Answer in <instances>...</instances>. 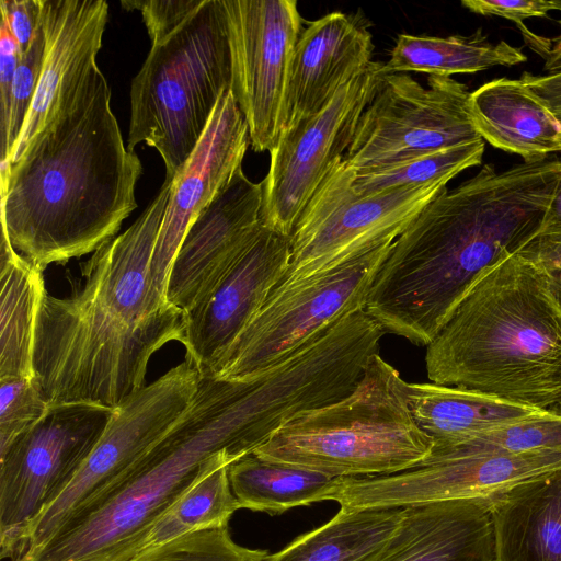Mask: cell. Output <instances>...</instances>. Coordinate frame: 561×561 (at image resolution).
<instances>
[{"label":"cell","mask_w":561,"mask_h":561,"mask_svg":"<svg viewBox=\"0 0 561 561\" xmlns=\"http://www.w3.org/2000/svg\"><path fill=\"white\" fill-rule=\"evenodd\" d=\"M557 469H561V453L552 451L428 457L391 474L335 478L325 501L337 502L341 508L353 511L492 499Z\"/></svg>","instance_id":"cell-15"},{"label":"cell","mask_w":561,"mask_h":561,"mask_svg":"<svg viewBox=\"0 0 561 561\" xmlns=\"http://www.w3.org/2000/svg\"><path fill=\"white\" fill-rule=\"evenodd\" d=\"M476 129L493 147L524 161L561 153V122L520 79L499 78L470 93Z\"/></svg>","instance_id":"cell-22"},{"label":"cell","mask_w":561,"mask_h":561,"mask_svg":"<svg viewBox=\"0 0 561 561\" xmlns=\"http://www.w3.org/2000/svg\"><path fill=\"white\" fill-rule=\"evenodd\" d=\"M43 55L44 34L41 22L14 73L8 125L5 131L0 135V178L9 169L13 148L30 111L42 69Z\"/></svg>","instance_id":"cell-33"},{"label":"cell","mask_w":561,"mask_h":561,"mask_svg":"<svg viewBox=\"0 0 561 561\" xmlns=\"http://www.w3.org/2000/svg\"><path fill=\"white\" fill-rule=\"evenodd\" d=\"M561 160L484 164L445 187L392 242L365 311L385 331L427 346L477 280L543 226Z\"/></svg>","instance_id":"cell-1"},{"label":"cell","mask_w":561,"mask_h":561,"mask_svg":"<svg viewBox=\"0 0 561 561\" xmlns=\"http://www.w3.org/2000/svg\"><path fill=\"white\" fill-rule=\"evenodd\" d=\"M402 508L397 528L374 561H495L491 499Z\"/></svg>","instance_id":"cell-21"},{"label":"cell","mask_w":561,"mask_h":561,"mask_svg":"<svg viewBox=\"0 0 561 561\" xmlns=\"http://www.w3.org/2000/svg\"><path fill=\"white\" fill-rule=\"evenodd\" d=\"M519 79L546 102L561 122V71L543 76L523 72Z\"/></svg>","instance_id":"cell-40"},{"label":"cell","mask_w":561,"mask_h":561,"mask_svg":"<svg viewBox=\"0 0 561 561\" xmlns=\"http://www.w3.org/2000/svg\"><path fill=\"white\" fill-rule=\"evenodd\" d=\"M546 272L549 277L551 291L561 309V268L546 270Z\"/></svg>","instance_id":"cell-43"},{"label":"cell","mask_w":561,"mask_h":561,"mask_svg":"<svg viewBox=\"0 0 561 561\" xmlns=\"http://www.w3.org/2000/svg\"><path fill=\"white\" fill-rule=\"evenodd\" d=\"M262 184L239 168L187 229L174 256L167 300L185 312L224 275L261 226Z\"/></svg>","instance_id":"cell-18"},{"label":"cell","mask_w":561,"mask_h":561,"mask_svg":"<svg viewBox=\"0 0 561 561\" xmlns=\"http://www.w3.org/2000/svg\"><path fill=\"white\" fill-rule=\"evenodd\" d=\"M290 238L259 227L255 234L191 309L183 312L181 344L201 375L211 371L286 273Z\"/></svg>","instance_id":"cell-16"},{"label":"cell","mask_w":561,"mask_h":561,"mask_svg":"<svg viewBox=\"0 0 561 561\" xmlns=\"http://www.w3.org/2000/svg\"><path fill=\"white\" fill-rule=\"evenodd\" d=\"M394 240L329 271L274 289L209 374L249 379L323 335L345 317L365 309L371 284Z\"/></svg>","instance_id":"cell-8"},{"label":"cell","mask_w":561,"mask_h":561,"mask_svg":"<svg viewBox=\"0 0 561 561\" xmlns=\"http://www.w3.org/2000/svg\"><path fill=\"white\" fill-rule=\"evenodd\" d=\"M355 171L337 159L301 213L290 234L283 288L321 274L378 244L396 240L446 182L400 187L373 195L353 188Z\"/></svg>","instance_id":"cell-9"},{"label":"cell","mask_w":561,"mask_h":561,"mask_svg":"<svg viewBox=\"0 0 561 561\" xmlns=\"http://www.w3.org/2000/svg\"><path fill=\"white\" fill-rule=\"evenodd\" d=\"M199 379V370L185 357L115 408L73 478L26 527L15 558L51 539L82 506L164 436L191 404Z\"/></svg>","instance_id":"cell-10"},{"label":"cell","mask_w":561,"mask_h":561,"mask_svg":"<svg viewBox=\"0 0 561 561\" xmlns=\"http://www.w3.org/2000/svg\"><path fill=\"white\" fill-rule=\"evenodd\" d=\"M267 554L238 545L225 526L186 534L130 561H263Z\"/></svg>","instance_id":"cell-32"},{"label":"cell","mask_w":561,"mask_h":561,"mask_svg":"<svg viewBox=\"0 0 561 561\" xmlns=\"http://www.w3.org/2000/svg\"><path fill=\"white\" fill-rule=\"evenodd\" d=\"M428 379L561 411V309L545 268L518 253L490 267L426 346Z\"/></svg>","instance_id":"cell-4"},{"label":"cell","mask_w":561,"mask_h":561,"mask_svg":"<svg viewBox=\"0 0 561 561\" xmlns=\"http://www.w3.org/2000/svg\"><path fill=\"white\" fill-rule=\"evenodd\" d=\"M561 453V411H541L489 430L438 456L473 454Z\"/></svg>","instance_id":"cell-31"},{"label":"cell","mask_w":561,"mask_h":561,"mask_svg":"<svg viewBox=\"0 0 561 561\" xmlns=\"http://www.w3.org/2000/svg\"><path fill=\"white\" fill-rule=\"evenodd\" d=\"M484 140L442 149L401 163L364 173H356L354 191L362 196L400 187L448 183L460 172L479 165L484 153Z\"/></svg>","instance_id":"cell-30"},{"label":"cell","mask_w":561,"mask_h":561,"mask_svg":"<svg viewBox=\"0 0 561 561\" xmlns=\"http://www.w3.org/2000/svg\"><path fill=\"white\" fill-rule=\"evenodd\" d=\"M237 460L228 453L209 459L196 480L113 561H130L186 534L228 526L240 508L228 476L229 466Z\"/></svg>","instance_id":"cell-25"},{"label":"cell","mask_w":561,"mask_h":561,"mask_svg":"<svg viewBox=\"0 0 561 561\" xmlns=\"http://www.w3.org/2000/svg\"><path fill=\"white\" fill-rule=\"evenodd\" d=\"M467 85L431 75L423 87L408 73L385 75L359 117L345 164L356 173L385 169L482 139Z\"/></svg>","instance_id":"cell-11"},{"label":"cell","mask_w":561,"mask_h":561,"mask_svg":"<svg viewBox=\"0 0 561 561\" xmlns=\"http://www.w3.org/2000/svg\"><path fill=\"white\" fill-rule=\"evenodd\" d=\"M260 445L237 380L201 375L191 404L164 436L51 539L12 561H113L215 455L240 459Z\"/></svg>","instance_id":"cell-5"},{"label":"cell","mask_w":561,"mask_h":561,"mask_svg":"<svg viewBox=\"0 0 561 561\" xmlns=\"http://www.w3.org/2000/svg\"><path fill=\"white\" fill-rule=\"evenodd\" d=\"M373 35L355 18L331 12L301 32L291 58L284 130L319 113L373 61Z\"/></svg>","instance_id":"cell-20"},{"label":"cell","mask_w":561,"mask_h":561,"mask_svg":"<svg viewBox=\"0 0 561 561\" xmlns=\"http://www.w3.org/2000/svg\"><path fill=\"white\" fill-rule=\"evenodd\" d=\"M228 476L240 508L271 515L324 501L334 480L320 472L262 459L253 453L232 462Z\"/></svg>","instance_id":"cell-29"},{"label":"cell","mask_w":561,"mask_h":561,"mask_svg":"<svg viewBox=\"0 0 561 561\" xmlns=\"http://www.w3.org/2000/svg\"><path fill=\"white\" fill-rule=\"evenodd\" d=\"M0 12L16 41L21 58L41 23V0H1Z\"/></svg>","instance_id":"cell-37"},{"label":"cell","mask_w":561,"mask_h":561,"mask_svg":"<svg viewBox=\"0 0 561 561\" xmlns=\"http://www.w3.org/2000/svg\"><path fill=\"white\" fill-rule=\"evenodd\" d=\"M113 412L87 403L49 407L0 456L1 559H14L26 527L73 478Z\"/></svg>","instance_id":"cell-12"},{"label":"cell","mask_w":561,"mask_h":561,"mask_svg":"<svg viewBox=\"0 0 561 561\" xmlns=\"http://www.w3.org/2000/svg\"><path fill=\"white\" fill-rule=\"evenodd\" d=\"M561 220V179L559 183V188L557 191V194L551 203L550 209L547 213V216L543 221V227L560 221Z\"/></svg>","instance_id":"cell-42"},{"label":"cell","mask_w":561,"mask_h":561,"mask_svg":"<svg viewBox=\"0 0 561 561\" xmlns=\"http://www.w3.org/2000/svg\"><path fill=\"white\" fill-rule=\"evenodd\" d=\"M552 10L561 12V0H551Z\"/></svg>","instance_id":"cell-44"},{"label":"cell","mask_w":561,"mask_h":561,"mask_svg":"<svg viewBox=\"0 0 561 561\" xmlns=\"http://www.w3.org/2000/svg\"><path fill=\"white\" fill-rule=\"evenodd\" d=\"M172 180L122 234L83 263L72 295H45L34 343V371L49 407L115 409L142 389L151 356L181 343L183 311L156 294L150 262Z\"/></svg>","instance_id":"cell-2"},{"label":"cell","mask_w":561,"mask_h":561,"mask_svg":"<svg viewBox=\"0 0 561 561\" xmlns=\"http://www.w3.org/2000/svg\"><path fill=\"white\" fill-rule=\"evenodd\" d=\"M249 144L248 124L228 90L182 172L172 180L150 262L151 285L162 299L167 300L169 273L187 229L242 167Z\"/></svg>","instance_id":"cell-17"},{"label":"cell","mask_w":561,"mask_h":561,"mask_svg":"<svg viewBox=\"0 0 561 561\" xmlns=\"http://www.w3.org/2000/svg\"><path fill=\"white\" fill-rule=\"evenodd\" d=\"M495 561H561V469L491 499Z\"/></svg>","instance_id":"cell-23"},{"label":"cell","mask_w":561,"mask_h":561,"mask_svg":"<svg viewBox=\"0 0 561 561\" xmlns=\"http://www.w3.org/2000/svg\"><path fill=\"white\" fill-rule=\"evenodd\" d=\"M48 409L36 377L0 379V456L34 426Z\"/></svg>","instance_id":"cell-34"},{"label":"cell","mask_w":561,"mask_h":561,"mask_svg":"<svg viewBox=\"0 0 561 561\" xmlns=\"http://www.w3.org/2000/svg\"><path fill=\"white\" fill-rule=\"evenodd\" d=\"M561 25V20L559 21ZM552 47L545 59L543 71L546 75H552L561 71V34L551 39Z\"/></svg>","instance_id":"cell-41"},{"label":"cell","mask_w":561,"mask_h":561,"mask_svg":"<svg viewBox=\"0 0 561 561\" xmlns=\"http://www.w3.org/2000/svg\"><path fill=\"white\" fill-rule=\"evenodd\" d=\"M20 61V53L16 41L12 35L9 24L1 16L0 24V135L8 125L12 83L16 67Z\"/></svg>","instance_id":"cell-38"},{"label":"cell","mask_w":561,"mask_h":561,"mask_svg":"<svg viewBox=\"0 0 561 561\" xmlns=\"http://www.w3.org/2000/svg\"><path fill=\"white\" fill-rule=\"evenodd\" d=\"M231 92L256 152L271 151L285 123L291 58L304 30L295 0H222Z\"/></svg>","instance_id":"cell-14"},{"label":"cell","mask_w":561,"mask_h":561,"mask_svg":"<svg viewBox=\"0 0 561 561\" xmlns=\"http://www.w3.org/2000/svg\"><path fill=\"white\" fill-rule=\"evenodd\" d=\"M405 394L415 422L433 442L430 456L442 455L483 432L545 411L434 382H405Z\"/></svg>","instance_id":"cell-24"},{"label":"cell","mask_w":561,"mask_h":561,"mask_svg":"<svg viewBox=\"0 0 561 561\" xmlns=\"http://www.w3.org/2000/svg\"><path fill=\"white\" fill-rule=\"evenodd\" d=\"M43 271L21 255L1 232L0 379L35 378L36 322L47 294Z\"/></svg>","instance_id":"cell-26"},{"label":"cell","mask_w":561,"mask_h":561,"mask_svg":"<svg viewBox=\"0 0 561 561\" xmlns=\"http://www.w3.org/2000/svg\"><path fill=\"white\" fill-rule=\"evenodd\" d=\"M385 75L383 64L373 61L319 113L280 134L261 182L263 226L290 237L333 163L350 148L359 117Z\"/></svg>","instance_id":"cell-13"},{"label":"cell","mask_w":561,"mask_h":561,"mask_svg":"<svg viewBox=\"0 0 561 561\" xmlns=\"http://www.w3.org/2000/svg\"><path fill=\"white\" fill-rule=\"evenodd\" d=\"M526 60L522 48L505 41L490 42L478 28L470 35L447 37L400 34L383 70L387 75L414 71L450 77L495 66L511 67Z\"/></svg>","instance_id":"cell-27"},{"label":"cell","mask_w":561,"mask_h":561,"mask_svg":"<svg viewBox=\"0 0 561 561\" xmlns=\"http://www.w3.org/2000/svg\"><path fill=\"white\" fill-rule=\"evenodd\" d=\"M231 89V56L222 0L201 5L151 49L130 85L127 149L146 142L161 156L165 179L180 175Z\"/></svg>","instance_id":"cell-7"},{"label":"cell","mask_w":561,"mask_h":561,"mask_svg":"<svg viewBox=\"0 0 561 561\" xmlns=\"http://www.w3.org/2000/svg\"><path fill=\"white\" fill-rule=\"evenodd\" d=\"M405 382L375 354L350 394L291 419L253 454L333 479L412 468L430 457L433 442L412 415Z\"/></svg>","instance_id":"cell-6"},{"label":"cell","mask_w":561,"mask_h":561,"mask_svg":"<svg viewBox=\"0 0 561 561\" xmlns=\"http://www.w3.org/2000/svg\"><path fill=\"white\" fill-rule=\"evenodd\" d=\"M461 5L477 14L500 16L514 22L533 50L545 59L549 55L551 39L535 35L525 26L524 21L547 18L552 10L551 0H462Z\"/></svg>","instance_id":"cell-35"},{"label":"cell","mask_w":561,"mask_h":561,"mask_svg":"<svg viewBox=\"0 0 561 561\" xmlns=\"http://www.w3.org/2000/svg\"><path fill=\"white\" fill-rule=\"evenodd\" d=\"M402 507L340 511L263 561H374L397 528Z\"/></svg>","instance_id":"cell-28"},{"label":"cell","mask_w":561,"mask_h":561,"mask_svg":"<svg viewBox=\"0 0 561 561\" xmlns=\"http://www.w3.org/2000/svg\"><path fill=\"white\" fill-rule=\"evenodd\" d=\"M203 0H149L121 1L125 10H138L142 15L148 35L159 41L182 24Z\"/></svg>","instance_id":"cell-36"},{"label":"cell","mask_w":561,"mask_h":561,"mask_svg":"<svg viewBox=\"0 0 561 561\" xmlns=\"http://www.w3.org/2000/svg\"><path fill=\"white\" fill-rule=\"evenodd\" d=\"M141 174L94 64L75 98L0 178L1 232L43 270L95 252L137 208Z\"/></svg>","instance_id":"cell-3"},{"label":"cell","mask_w":561,"mask_h":561,"mask_svg":"<svg viewBox=\"0 0 561 561\" xmlns=\"http://www.w3.org/2000/svg\"><path fill=\"white\" fill-rule=\"evenodd\" d=\"M41 4L42 69L10 165L80 90L96 64L107 22L108 4L104 0H41Z\"/></svg>","instance_id":"cell-19"},{"label":"cell","mask_w":561,"mask_h":561,"mask_svg":"<svg viewBox=\"0 0 561 561\" xmlns=\"http://www.w3.org/2000/svg\"><path fill=\"white\" fill-rule=\"evenodd\" d=\"M517 253L545 270L561 268V220L541 228Z\"/></svg>","instance_id":"cell-39"}]
</instances>
